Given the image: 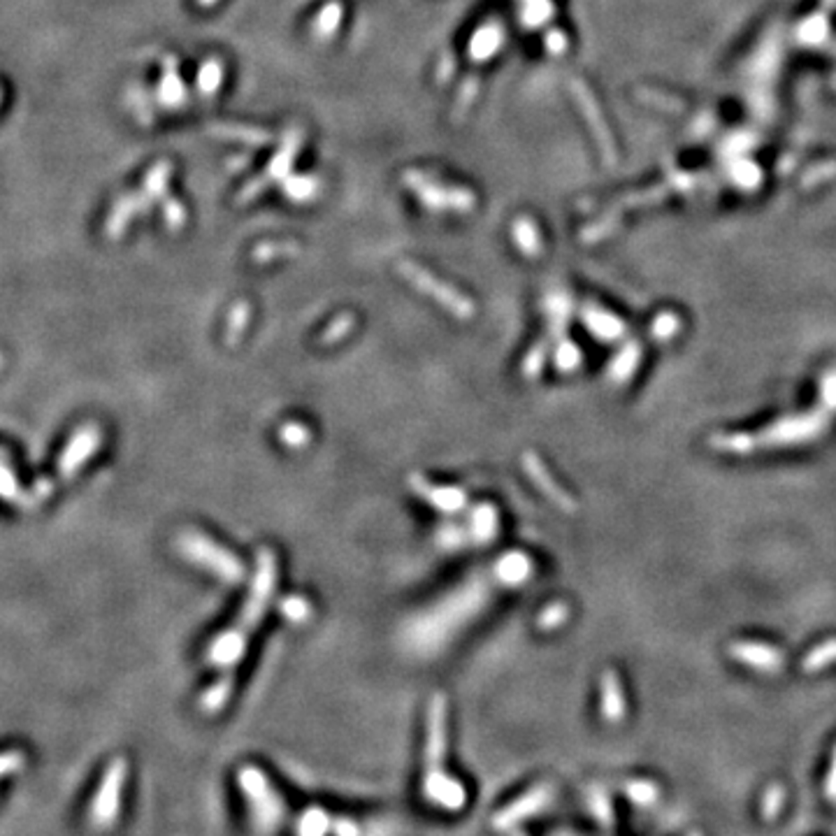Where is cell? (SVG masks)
<instances>
[{
	"instance_id": "1f68e13d",
	"label": "cell",
	"mask_w": 836,
	"mask_h": 836,
	"mask_svg": "<svg viewBox=\"0 0 836 836\" xmlns=\"http://www.w3.org/2000/svg\"><path fill=\"white\" fill-rule=\"evenodd\" d=\"M353 328H356V316L353 314H340V316H335L331 323L325 325V331L319 337V344L321 347H332V344L344 340Z\"/></svg>"
},
{
	"instance_id": "7402d4cb",
	"label": "cell",
	"mask_w": 836,
	"mask_h": 836,
	"mask_svg": "<svg viewBox=\"0 0 836 836\" xmlns=\"http://www.w3.org/2000/svg\"><path fill=\"white\" fill-rule=\"evenodd\" d=\"M530 572H532V563H530L528 556H523V553H509V556L502 557L500 563H497V574H500V579L504 581V583H512V586L523 583L530 576Z\"/></svg>"
},
{
	"instance_id": "9a60e30c",
	"label": "cell",
	"mask_w": 836,
	"mask_h": 836,
	"mask_svg": "<svg viewBox=\"0 0 836 836\" xmlns=\"http://www.w3.org/2000/svg\"><path fill=\"white\" fill-rule=\"evenodd\" d=\"M300 144H302L300 128H290V131L284 135V140H281V144H279L277 154L270 159L268 170H265V175H263V177H265L268 182H279V179H286V177H289V172H290V168H293V160H296L297 151H300Z\"/></svg>"
},
{
	"instance_id": "d4e9b609",
	"label": "cell",
	"mask_w": 836,
	"mask_h": 836,
	"mask_svg": "<svg viewBox=\"0 0 836 836\" xmlns=\"http://www.w3.org/2000/svg\"><path fill=\"white\" fill-rule=\"evenodd\" d=\"M251 321V307L249 302H237L230 314H228L226 321V331H223V340H226L228 347H235L242 337H245L246 325Z\"/></svg>"
},
{
	"instance_id": "3957f363",
	"label": "cell",
	"mask_w": 836,
	"mask_h": 836,
	"mask_svg": "<svg viewBox=\"0 0 836 836\" xmlns=\"http://www.w3.org/2000/svg\"><path fill=\"white\" fill-rule=\"evenodd\" d=\"M398 272L402 274L404 281L407 284L414 286L418 293L427 296L430 300H435L439 307H444L446 312H451L455 319L467 321L474 316V302L461 293L458 289H453L451 284L442 281L439 277H435L433 272H427L426 268H421L418 263L411 261H400L398 263Z\"/></svg>"
},
{
	"instance_id": "9c48e42d",
	"label": "cell",
	"mask_w": 836,
	"mask_h": 836,
	"mask_svg": "<svg viewBox=\"0 0 836 836\" xmlns=\"http://www.w3.org/2000/svg\"><path fill=\"white\" fill-rule=\"evenodd\" d=\"M407 484L426 504H430L442 513H458L467 506V493L458 488V486L433 484L430 478L421 477V474H411L407 478Z\"/></svg>"
},
{
	"instance_id": "6da1fadb",
	"label": "cell",
	"mask_w": 836,
	"mask_h": 836,
	"mask_svg": "<svg viewBox=\"0 0 836 836\" xmlns=\"http://www.w3.org/2000/svg\"><path fill=\"white\" fill-rule=\"evenodd\" d=\"M274 588H277V556L272 548H258L256 553V572L251 579L249 595H246L237 618L228 630H223L214 642L210 643L211 665L221 667L230 671L246 653L249 639L258 625L265 618L270 602H272Z\"/></svg>"
},
{
	"instance_id": "7a4b0ae2",
	"label": "cell",
	"mask_w": 836,
	"mask_h": 836,
	"mask_svg": "<svg viewBox=\"0 0 836 836\" xmlns=\"http://www.w3.org/2000/svg\"><path fill=\"white\" fill-rule=\"evenodd\" d=\"M832 430V414L823 407L814 409L797 411V414H785L760 427L757 433H751L753 449L757 451H780V449H799V446L815 444L820 439H825Z\"/></svg>"
},
{
	"instance_id": "ac0fdd59",
	"label": "cell",
	"mask_w": 836,
	"mask_h": 836,
	"mask_svg": "<svg viewBox=\"0 0 836 836\" xmlns=\"http://www.w3.org/2000/svg\"><path fill=\"white\" fill-rule=\"evenodd\" d=\"M512 237L516 249L528 258L541 256L544 245H541V233L535 221L530 217H518L512 226Z\"/></svg>"
},
{
	"instance_id": "ffe728a7",
	"label": "cell",
	"mask_w": 836,
	"mask_h": 836,
	"mask_svg": "<svg viewBox=\"0 0 836 836\" xmlns=\"http://www.w3.org/2000/svg\"><path fill=\"white\" fill-rule=\"evenodd\" d=\"M341 19H344V5H341L340 0H331L328 5H323V10L316 14V19L312 22V35L314 40L319 42H328L332 35L340 30Z\"/></svg>"
},
{
	"instance_id": "e575fe53",
	"label": "cell",
	"mask_w": 836,
	"mask_h": 836,
	"mask_svg": "<svg viewBox=\"0 0 836 836\" xmlns=\"http://www.w3.org/2000/svg\"><path fill=\"white\" fill-rule=\"evenodd\" d=\"M678 332H681V319L674 312L658 314L653 323H651V337L655 341H662V344L674 340Z\"/></svg>"
},
{
	"instance_id": "d6a6232c",
	"label": "cell",
	"mask_w": 836,
	"mask_h": 836,
	"mask_svg": "<svg viewBox=\"0 0 836 836\" xmlns=\"http://www.w3.org/2000/svg\"><path fill=\"white\" fill-rule=\"evenodd\" d=\"M548 358V349L544 341H537L535 347H530L528 353H525L523 363H521V375L528 379V382H535L539 379L541 370H544V365H547Z\"/></svg>"
},
{
	"instance_id": "83f0119b",
	"label": "cell",
	"mask_w": 836,
	"mask_h": 836,
	"mask_svg": "<svg viewBox=\"0 0 836 836\" xmlns=\"http://www.w3.org/2000/svg\"><path fill=\"white\" fill-rule=\"evenodd\" d=\"M321 182L309 175H297V177H286L284 179V194L289 195L293 203H307L319 195Z\"/></svg>"
},
{
	"instance_id": "8fae6325",
	"label": "cell",
	"mask_w": 836,
	"mask_h": 836,
	"mask_svg": "<svg viewBox=\"0 0 836 836\" xmlns=\"http://www.w3.org/2000/svg\"><path fill=\"white\" fill-rule=\"evenodd\" d=\"M151 203H154V200L149 198L144 191L142 194L121 195V198L114 203L112 211H109V217H108V223H105V233H108V237H112V239L121 237L125 226L131 223V219L135 217V214L147 211L149 207H151Z\"/></svg>"
},
{
	"instance_id": "c3c4849f",
	"label": "cell",
	"mask_w": 836,
	"mask_h": 836,
	"mask_svg": "<svg viewBox=\"0 0 836 836\" xmlns=\"http://www.w3.org/2000/svg\"><path fill=\"white\" fill-rule=\"evenodd\" d=\"M525 3H528V0H525Z\"/></svg>"
},
{
	"instance_id": "f546056e",
	"label": "cell",
	"mask_w": 836,
	"mask_h": 836,
	"mask_svg": "<svg viewBox=\"0 0 836 836\" xmlns=\"http://www.w3.org/2000/svg\"><path fill=\"white\" fill-rule=\"evenodd\" d=\"M581 363H583V353H581V347L576 341L567 340V337H563V340L557 341L556 351H553V365H556L557 370L569 375V372H574Z\"/></svg>"
},
{
	"instance_id": "7dc6e473",
	"label": "cell",
	"mask_w": 836,
	"mask_h": 836,
	"mask_svg": "<svg viewBox=\"0 0 836 836\" xmlns=\"http://www.w3.org/2000/svg\"><path fill=\"white\" fill-rule=\"evenodd\" d=\"M0 100H3V89H0Z\"/></svg>"
},
{
	"instance_id": "ba28073f",
	"label": "cell",
	"mask_w": 836,
	"mask_h": 836,
	"mask_svg": "<svg viewBox=\"0 0 836 836\" xmlns=\"http://www.w3.org/2000/svg\"><path fill=\"white\" fill-rule=\"evenodd\" d=\"M521 465H523V470H525V474H528L530 481L535 484V488L539 490L541 496L547 497L551 504H556L560 512L574 513L576 509H579V502H576L574 497L569 496V493L563 488V486L557 484L556 478H553L551 470L547 467V462L541 461V458L535 453V451H525L523 458H521Z\"/></svg>"
},
{
	"instance_id": "b9f144b4",
	"label": "cell",
	"mask_w": 836,
	"mask_h": 836,
	"mask_svg": "<svg viewBox=\"0 0 836 836\" xmlns=\"http://www.w3.org/2000/svg\"><path fill=\"white\" fill-rule=\"evenodd\" d=\"M268 179H265V177H254V179H251L249 184H246V186H242V191H239L237 194V203L239 205H246V203H251V200L254 198H258V195L263 194V191H265V188H268Z\"/></svg>"
},
{
	"instance_id": "30bf717a",
	"label": "cell",
	"mask_w": 836,
	"mask_h": 836,
	"mask_svg": "<svg viewBox=\"0 0 836 836\" xmlns=\"http://www.w3.org/2000/svg\"><path fill=\"white\" fill-rule=\"evenodd\" d=\"M581 321L588 328V332L604 344H614V341L625 340L627 335V325L616 314L607 312L598 305H590V302L581 307Z\"/></svg>"
},
{
	"instance_id": "d590c367",
	"label": "cell",
	"mask_w": 836,
	"mask_h": 836,
	"mask_svg": "<svg viewBox=\"0 0 836 836\" xmlns=\"http://www.w3.org/2000/svg\"><path fill=\"white\" fill-rule=\"evenodd\" d=\"M569 614H572V611H569V604H565V602L548 604V607H544V609L539 611V616H537V627L544 632L557 630V627L567 623Z\"/></svg>"
},
{
	"instance_id": "cb8c5ba5",
	"label": "cell",
	"mask_w": 836,
	"mask_h": 836,
	"mask_svg": "<svg viewBox=\"0 0 836 836\" xmlns=\"http://www.w3.org/2000/svg\"><path fill=\"white\" fill-rule=\"evenodd\" d=\"M223 73H226V68H223V63L219 58H210V61L203 63L198 70V80H195L200 96H214L223 84Z\"/></svg>"
},
{
	"instance_id": "f6af8a7d",
	"label": "cell",
	"mask_w": 836,
	"mask_h": 836,
	"mask_svg": "<svg viewBox=\"0 0 836 836\" xmlns=\"http://www.w3.org/2000/svg\"><path fill=\"white\" fill-rule=\"evenodd\" d=\"M453 70H455L453 58H451V56L442 58V63H439V82H449L451 74H453Z\"/></svg>"
},
{
	"instance_id": "4fadbf2b",
	"label": "cell",
	"mask_w": 836,
	"mask_h": 836,
	"mask_svg": "<svg viewBox=\"0 0 836 836\" xmlns=\"http://www.w3.org/2000/svg\"><path fill=\"white\" fill-rule=\"evenodd\" d=\"M599 704H602V716L609 723H618L620 718L625 716V693H623V683L616 669H604L599 677Z\"/></svg>"
},
{
	"instance_id": "4316f807",
	"label": "cell",
	"mask_w": 836,
	"mask_h": 836,
	"mask_svg": "<svg viewBox=\"0 0 836 836\" xmlns=\"http://www.w3.org/2000/svg\"><path fill=\"white\" fill-rule=\"evenodd\" d=\"M297 254H300V246H297L296 242H290V239H286V242H274V239H270V242H261V245L254 246L251 258H254V263H272L279 261V258L297 256Z\"/></svg>"
},
{
	"instance_id": "603a6c76",
	"label": "cell",
	"mask_w": 836,
	"mask_h": 836,
	"mask_svg": "<svg viewBox=\"0 0 836 836\" xmlns=\"http://www.w3.org/2000/svg\"><path fill=\"white\" fill-rule=\"evenodd\" d=\"M233 685H235L233 671H228L226 677L219 678V681L214 683L211 688H207V693L203 694V697H200V709H203V711H205V713H217V711H221L223 704H226V702L230 700V693H233Z\"/></svg>"
},
{
	"instance_id": "e0dca14e",
	"label": "cell",
	"mask_w": 836,
	"mask_h": 836,
	"mask_svg": "<svg viewBox=\"0 0 836 836\" xmlns=\"http://www.w3.org/2000/svg\"><path fill=\"white\" fill-rule=\"evenodd\" d=\"M210 135L219 140H230V142H242L246 147H263L272 140L268 131L242 124H214L210 125Z\"/></svg>"
},
{
	"instance_id": "44dd1931",
	"label": "cell",
	"mask_w": 836,
	"mask_h": 836,
	"mask_svg": "<svg viewBox=\"0 0 836 836\" xmlns=\"http://www.w3.org/2000/svg\"><path fill=\"white\" fill-rule=\"evenodd\" d=\"M470 525H472L474 541H478V544H490V541L496 539L497 528H500L496 506L478 504L472 512V516H470Z\"/></svg>"
},
{
	"instance_id": "8d00e7d4",
	"label": "cell",
	"mask_w": 836,
	"mask_h": 836,
	"mask_svg": "<svg viewBox=\"0 0 836 836\" xmlns=\"http://www.w3.org/2000/svg\"><path fill=\"white\" fill-rule=\"evenodd\" d=\"M818 400L823 409L830 411L832 416L836 414V365L834 367H827V370L820 375Z\"/></svg>"
},
{
	"instance_id": "74e56055",
	"label": "cell",
	"mask_w": 836,
	"mask_h": 836,
	"mask_svg": "<svg viewBox=\"0 0 836 836\" xmlns=\"http://www.w3.org/2000/svg\"><path fill=\"white\" fill-rule=\"evenodd\" d=\"M160 207H163V219H166V226L170 230H179L186 223V210H184L179 200L166 195V198L160 200Z\"/></svg>"
},
{
	"instance_id": "4dcf8cb0",
	"label": "cell",
	"mask_w": 836,
	"mask_h": 836,
	"mask_svg": "<svg viewBox=\"0 0 836 836\" xmlns=\"http://www.w3.org/2000/svg\"><path fill=\"white\" fill-rule=\"evenodd\" d=\"M277 437L281 439V444L290 451H300L312 442V430L300 421H286L279 427Z\"/></svg>"
},
{
	"instance_id": "f35d334b",
	"label": "cell",
	"mask_w": 836,
	"mask_h": 836,
	"mask_svg": "<svg viewBox=\"0 0 836 836\" xmlns=\"http://www.w3.org/2000/svg\"><path fill=\"white\" fill-rule=\"evenodd\" d=\"M551 3L548 0H528L523 7V22L528 26H541V23L547 22L551 17Z\"/></svg>"
},
{
	"instance_id": "ab89813d",
	"label": "cell",
	"mask_w": 836,
	"mask_h": 836,
	"mask_svg": "<svg viewBox=\"0 0 836 836\" xmlns=\"http://www.w3.org/2000/svg\"><path fill=\"white\" fill-rule=\"evenodd\" d=\"M477 93H478L477 77H470V80L462 82L461 91H458V100H455V119H462V114H467V109L472 108Z\"/></svg>"
},
{
	"instance_id": "8992f818",
	"label": "cell",
	"mask_w": 836,
	"mask_h": 836,
	"mask_svg": "<svg viewBox=\"0 0 836 836\" xmlns=\"http://www.w3.org/2000/svg\"><path fill=\"white\" fill-rule=\"evenodd\" d=\"M125 771H128V767H125L124 757H116L108 767V771H105L103 780H100V788H98L96 797H93L91 811H89L91 825L96 827V830H109V827H114V823H116Z\"/></svg>"
},
{
	"instance_id": "5bb4252c",
	"label": "cell",
	"mask_w": 836,
	"mask_h": 836,
	"mask_svg": "<svg viewBox=\"0 0 836 836\" xmlns=\"http://www.w3.org/2000/svg\"><path fill=\"white\" fill-rule=\"evenodd\" d=\"M156 100L163 108H182L186 103V86L182 82L179 63H177L175 56L163 58V74H160Z\"/></svg>"
},
{
	"instance_id": "836d02e7",
	"label": "cell",
	"mask_w": 836,
	"mask_h": 836,
	"mask_svg": "<svg viewBox=\"0 0 836 836\" xmlns=\"http://www.w3.org/2000/svg\"><path fill=\"white\" fill-rule=\"evenodd\" d=\"M279 609H281V616H284L286 620L297 623V625H302V623H307V620L312 618V602H309L307 598H302V595L284 598L281 604H279Z\"/></svg>"
},
{
	"instance_id": "ee69618b",
	"label": "cell",
	"mask_w": 836,
	"mask_h": 836,
	"mask_svg": "<svg viewBox=\"0 0 836 836\" xmlns=\"http://www.w3.org/2000/svg\"><path fill=\"white\" fill-rule=\"evenodd\" d=\"M565 47H567V40H565V35L560 33V30H551V33L547 35V49L551 54H563L565 52Z\"/></svg>"
},
{
	"instance_id": "277c9868",
	"label": "cell",
	"mask_w": 836,
	"mask_h": 836,
	"mask_svg": "<svg viewBox=\"0 0 836 836\" xmlns=\"http://www.w3.org/2000/svg\"><path fill=\"white\" fill-rule=\"evenodd\" d=\"M179 548L188 560L210 569L211 574H217L226 583H239L245 579V565L239 563L237 556L219 547L217 541L203 532H184L179 537Z\"/></svg>"
},
{
	"instance_id": "484cf974",
	"label": "cell",
	"mask_w": 836,
	"mask_h": 836,
	"mask_svg": "<svg viewBox=\"0 0 836 836\" xmlns=\"http://www.w3.org/2000/svg\"><path fill=\"white\" fill-rule=\"evenodd\" d=\"M834 662H836V637H830V639H825V642H820L818 646H814V649L804 655L802 667H804V671H808V674H815V671L827 669V667L834 665Z\"/></svg>"
},
{
	"instance_id": "52a82bcc",
	"label": "cell",
	"mask_w": 836,
	"mask_h": 836,
	"mask_svg": "<svg viewBox=\"0 0 836 836\" xmlns=\"http://www.w3.org/2000/svg\"><path fill=\"white\" fill-rule=\"evenodd\" d=\"M728 655L734 662L751 667L757 674H779L785 667V653L779 646L755 639H737L728 646Z\"/></svg>"
},
{
	"instance_id": "d6986e66",
	"label": "cell",
	"mask_w": 836,
	"mask_h": 836,
	"mask_svg": "<svg viewBox=\"0 0 836 836\" xmlns=\"http://www.w3.org/2000/svg\"><path fill=\"white\" fill-rule=\"evenodd\" d=\"M544 309H547L548 332H551V337L563 340L565 332H567L569 319H572V300H569L565 293H553V296H548L547 302H544Z\"/></svg>"
},
{
	"instance_id": "f1b7e54d",
	"label": "cell",
	"mask_w": 836,
	"mask_h": 836,
	"mask_svg": "<svg viewBox=\"0 0 836 836\" xmlns=\"http://www.w3.org/2000/svg\"><path fill=\"white\" fill-rule=\"evenodd\" d=\"M170 175H172V163H170V160H159V163H156V166L147 172V177H144V188H142V191L151 200H163V198H166Z\"/></svg>"
},
{
	"instance_id": "2e32d148",
	"label": "cell",
	"mask_w": 836,
	"mask_h": 836,
	"mask_svg": "<svg viewBox=\"0 0 836 836\" xmlns=\"http://www.w3.org/2000/svg\"><path fill=\"white\" fill-rule=\"evenodd\" d=\"M504 45V29L497 22L484 23L481 29L470 40V58L474 63H486L500 52V47Z\"/></svg>"
},
{
	"instance_id": "bcb514c9",
	"label": "cell",
	"mask_w": 836,
	"mask_h": 836,
	"mask_svg": "<svg viewBox=\"0 0 836 836\" xmlns=\"http://www.w3.org/2000/svg\"><path fill=\"white\" fill-rule=\"evenodd\" d=\"M214 3H217V0H198V5H200V7H211V5H214Z\"/></svg>"
},
{
	"instance_id": "7c38bea8",
	"label": "cell",
	"mask_w": 836,
	"mask_h": 836,
	"mask_svg": "<svg viewBox=\"0 0 836 836\" xmlns=\"http://www.w3.org/2000/svg\"><path fill=\"white\" fill-rule=\"evenodd\" d=\"M642 360H643L642 341L627 340L625 344L618 349V353H616L614 358L609 360V365H607V379H609L611 384H616V386H625V384H630L632 379H634Z\"/></svg>"
},
{
	"instance_id": "7bdbcfd3",
	"label": "cell",
	"mask_w": 836,
	"mask_h": 836,
	"mask_svg": "<svg viewBox=\"0 0 836 836\" xmlns=\"http://www.w3.org/2000/svg\"><path fill=\"white\" fill-rule=\"evenodd\" d=\"M131 103H133V108L137 109V114H140V119H142L144 124H149V121H151V109H149V105H147V93H144L140 86L133 89Z\"/></svg>"
},
{
	"instance_id": "5b68a950",
	"label": "cell",
	"mask_w": 836,
	"mask_h": 836,
	"mask_svg": "<svg viewBox=\"0 0 836 836\" xmlns=\"http://www.w3.org/2000/svg\"><path fill=\"white\" fill-rule=\"evenodd\" d=\"M404 184L416 194V198L421 200L423 207L435 211H472L477 205V195L470 188L461 186H449V184L437 182L435 177L426 175V172L409 170L404 175Z\"/></svg>"
},
{
	"instance_id": "60d3db41",
	"label": "cell",
	"mask_w": 836,
	"mask_h": 836,
	"mask_svg": "<svg viewBox=\"0 0 836 836\" xmlns=\"http://www.w3.org/2000/svg\"><path fill=\"white\" fill-rule=\"evenodd\" d=\"M26 767V755L22 751L0 753V779L10 774H19Z\"/></svg>"
}]
</instances>
